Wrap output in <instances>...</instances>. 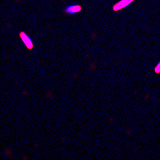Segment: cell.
<instances>
[{
	"label": "cell",
	"instance_id": "cell-1",
	"mask_svg": "<svg viewBox=\"0 0 160 160\" xmlns=\"http://www.w3.org/2000/svg\"><path fill=\"white\" fill-rule=\"evenodd\" d=\"M19 37L28 50H32L34 47L32 38L25 31H21L19 33Z\"/></svg>",
	"mask_w": 160,
	"mask_h": 160
},
{
	"label": "cell",
	"instance_id": "cell-2",
	"mask_svg": "<svg viewBox=\"0 0 160 160\" xmlns=\"http://www.w3.org/2000/svg\"><path fill=\"white\" fill-rule=\"evenodd\" d=\"M81 9H82V8L81 5H70L64 8L63 12L65 15H72V14L80 12Z\"/></svg>",
	"mask_w": 160,
	"mask_h": 160
},
{
	"label": "cell",
	"instance_id": "cell-3",
	"mask_svg": "<svg viewBox=\"0 0 160 160\" xmlns=\"http://www.w3.org/2000/svg\"><path fill=\"white\" fill-rule=\"evenodd\" d=\"M133 1L131 0H122L118 1V3L115 4L113 7V9L114 11H119L122 8L128 7L130 5L131 2Z\"/></svg>",
	"mask_w": 160,
	"mask_h": 160
},
{
	"label": "cell",
	"instance_id": "cell-4",
	"mask_svg": "<svg viewBox=\"0 0 160 160\" xmlns=\"http://www.w3.org/2000/svg\"><path fill=\"white\" fill-rule=\"evenodd\" d=\"M160 62H158V65H157V66L156 67V68L155 69V71L157 73H159L160 71Z\"/></svg>",
	"mask_w": 160,
	"mask_h": 160
}]
</instances>
